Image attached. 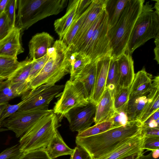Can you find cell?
Masks as SVG:
<instances>
[{"mask_svg":"<svg viewBox=\"0 0 159 159\" xmlns=\"http://www.w3.org/2000/svg\"><path fill=\"white\" fill-rule=\"evenodd\" d=\"M97 61L88 64L82 70L74 80L78 81L83 84L87 99L90 102L92 96L97 72Z\"/></svg>","mask_w":159,"mask_h":159,"instance_id":"7402d4cb","label":"cell"},{"mask_svg":"<svg viewBox=\"0 0 159 159\" xmlns=\"http://www.w3.org/2000/svg\"><path fill=\"white\" fill-rule=\"evenodd\" d=\"M33 60L27 57L22 61L14 73L8 80L12 83L21 85H28V80L30 75Z\"/></svg>","mask_w":159,"mask_h":159,"instance_id":"83f0119b","label":"cell"},{"mask_svg":"<svg viewBox=\"0 0 159 159\" xmlns=\"http://www.w3.org/2000/svg\"><path fill=\"white\" fill-rule=\"evenodd\" d=\"M115 112L113 96L109 89H106L96 106L94 118L95 124L110 120Z\"/></svg>","mask_w":159,"mask_h":159,"instance_id":"d6986e66","label":"cell"},{"mask_svg":"<svg viewBox=\"0 0 159 159\" xmlns=\"http://www.w3.org/2000/svg\"><path fill=\"white\" fill-rule=\"evenodd\" d=\"M48 107L31 110H18L2 122V125L13 131L16 138L21 137L34 124L45 116L53 112Z\"/></svg>","mask_w":159,"mask_h":159,"instance_id":"9c48e42d","label":"cell"},{"mask_svg":"<svg viewBox=\"0 0 159 159\" xmlns=\"http://www.w3.org/2000/svg\"><path fill=\"white\" fill-rule=\"evenodd\" d=\"M20 29L15 26L4 38L0 40V56L17 59L24 51L21 43Z\"/></svg>","mask_w":159,"mask_h":159,"instance_id":"5bb4252c","label":"cell"},{"mask_svg":"<svg viewBox=\"0 0 159 159\" xmlns=\"http://www.w3.org/2000/svg\"><path fill=\"white\" fill-rule=\"evenodd\" d=\"M152 75L147 73L145 68L135 74L129 88V99L149 92L153 86Z\"/></svg>","mask_w":159,"mask_h":159,"instance_id":"44dd1931","label":"cell"},{"mask_svg":"<svg viewBox=\"0 0 159 159\" xmlns=\"http://www.w3.org/2000/svg\"><path fill=\"white\" fill-rule=\"evenodd\" d=\"M61 125L53 111L45 116L20 137L19 141L20 151L45 150Z\"/></svg>","mask_w":159,"mask_h":159,"instance_id":"5b68a950","label":"cell"},{"mask_svg":"<svg viewBox=\"0 0 159 159\" xmlns=\"http://www.w3.org/2000/svg\"><path fill=\"white\" fill-rule=\"evenodd\" d=\"M142 133L145 136H159V127H150L143 124Z\"/></svg>","mask_w":159,"mask_h":159,"instance_id":"b9f144b4","label":"cell"},{"mask_svg":"<svg viewBox=\"0 0 159 159\" xmlns=\"http://www.w3.org/2000/svg\"><path fill=\"white\" fill-rule=\"evenodd\" d=\"M152 152V156L153 158H157L159 157V149L154 150Z\"/></svg>","mask_w":159,"mask_h":159,"instance_id":"681fc988","label":"cell"},{"mask_svg":"<svg viewBox=\"0 0 159 159\" xmlns=\"http://www.w3.org/2000/svg\"><path fill=\"white\" fill-rule=\"evenodd\" d=\"M13 28L4 12L0 15V40L6 37Z\"/></svg>","mask_w":159,"mask_h":159,"instance_id":"e575fe53","label":"cell"},{"mask_svg":"<svg viewBox=\"0 0 159 159\" xmlns=\"http://www.w3.org/2000/svg\"><path fill=\"white\" fill-rule=\"evenodd\" d=\"M129 88H119L113 96L115 110L119 111L125 110L129 98Z\"/></svg>","mask_w":159,"mask_h":159,"instance_id":"1f68e13d","label":"cell"},{"mask_svg":"<svg viewBox=\"0 0 159 159\" xmlns=\"http://www.w3.org/2000/svg\"><path fill=\"white\" fill-rule=\"evenodd\" d=\"M16 159H52L45 150H37L22 153Z\"/></svg>","mask_w":159,"mask_h":159,"instance_id":"d590c367","label":"cell"},{"mask_svg":"<svg viewBox=\"0 0 159 159\" xmlns=\"http://www.w3.org/2000/svg\"><path fill=\"white\" fill-rule=\"evenodd\" d=\"M155 1H156L154 7L156 10L155 11L157 14L159 16V0H155Z\"/></svg>","mask_w":159,"mask_h":159,"instance_id":"f907efd6","label":"cell"},{"mask_svg":"<svg viewBox=\"0 0 159 159\" xmlns=\"http://www.w3.org/2000/svg\"><path fill=\"white\" fill-rule=\"evenodd\" d=\"M159 119V110L153 113L143 123L147 124L152 121H155Z\"/></svg>","mask_w":159,"mask_h":159,"instance_id":"ee69618b","label":"cell"},{"mask_svg":"<svg viewBox=\"0 0 159 159\" xmlns=\"http://www.w3.org/2000/svg\"><path fill=\"white\" fill-rule=\"evenodd\" d=\"M6 104L0 106V118L2 113L4 109ZM2 122H1L0 120V132H3L8 130L7 129L3 128Z\"/></svg>","mask_w":159,"mask_h":159,"instance_id":"7dc6e473","label":"cell"},{"mask_svg":"<svg viewBox=\"0 0 159 159\" xmlns=\"http://www.w3.org/2000/svg\"><path fill=\"white\" fill-rule=\"evenodd\" d=\"M70 48L60 39L48 50V58L41 70L28 84L29 91L33 95L55 85L70 73Z\"/></svg>","mask_w":159,"mask_h":159,"instance_id":"7a4b0ae2","label":"cell"},{"mask_svg":"<svg viewBox=\"0 0 159 159\" xmlns=\"http://www.w3.org/2000/svg\"><path fill=\"white\" fill-rule=\"evenodd\" d=\"M159 148V136H145L143 146V150L152 151Z\"/></svg>","mask_w":159,"mask_h":159,"instance_id":"f35d334b","label":"cell"},{"mask_svg":"<svg viewBox=\"0 0 159 159\" xmlns=\"http://www.w3.org/2000/svg\"><path fill=\"white\" fill-rule=\"evenodd\" d=\"M17 7V0H8L4 11L13 28L15 27Z\"/></svg>","mask_w":159,"mask_h":159,"instance_id":"74e56055","label":"cell"},{"mask_svg":"<svg viewBox=\"0 0 159 159\" xmlns=\"http://www.w3.org/2000/svg\"><path fill=\"white\" fill-rule=\"evenodd\" d=\"M111 57L101 58L97 61V72L94 89L90 102L96 105L106 89V82Z\"/></svg>","mask_w":159,"mask_h":159,"instance_id":"2e32d148","label":"cell"},{"mask_svg":"<svg viewBox=\"0 0 159 159\" xmlns=\"http://www.w3.org/2000/svg\"><path fill=\"white\" fill-rule=\"evenodd\" d=\"M6 80L7 79H5V78L0 77V81H3Z\"/></svg>","mask_w":159,"mask_h":159,"instance_id":"816d5d0a","label":"cell"},{"mask_svg":"<svg viewBox=\"0 0 159 159\" xmlns=\"http://www.w3.org/2000/svg\"><path fill=\"white\" fill-rule=\"evenodd\" d=\"M116 60L119 77V88H129L135 75L131 55L125 53Z\"/></svg>","mask_w":159,"mask_h":159,"instance_id":"ac0fdd59","label":"cell"},{"mask_svg":"<svg viewBox=\"0 0 159 159\" xmlns=\"http://www.w3.org/2000/svg\"><path fill=\"white\" fill-rule=\"evenodd\" d=\"M68 0H17V14L15 26L23 32L38 21L57 15L67 6Z\"/></svg>","mask_w":159,"mask_h":159,"instance_id":"277c9868","label":"cell"},{"mask_svg":"<svg viewBox=\"0 0 159 159\" xmlns=\"http://www.w3.org/2000/svg\"><path fill=\"white\" fill-rule=\"evenodd\" d=\"M144 2V0H129L117 22L108 30L111 58L117 59L125 53L130 36Z\"/></svg>","mask_w":159,"mask_h":159,"instance_id":"3957f363","label":"cell"},{"mask_svg":"<svg viewBox=\"0 0 159 159\" xmlns=\"http://www.w3.org/2000/svg\"><path fill=\"white\" fill-rule=\"evenodd\" d=\"M70 159H92L87 151L82 147L76 145Z\"/></svg>","mask_w":159,"mask_h":159,"instance_id":"60d3db41","label":"cell"},{"mask_svg":"<svg viewBox=\"0 0 159 159\" xmlns=\"http://www.w3.org/2000/svg\"><path fill=\"white\" fill-rule=\"evenodd\" d=\"M111 120L113 122L114 127L125 125L128 121L125 110L116 111Z\"/></svg>","mask_w":159,"mask_h":159,"instance_id":"ab89813d","label":"cell"},{"mask_svg":"<svg viewBox=\"0 0 159 159\" xmlns=\"http://www.w3.org/2000/svg\"><path fill=\"white\" fill-rule=\"evenodd\" d=\"M119 74L116 59L111 58L107 79L106 89H108L113 96L119 89Z\"/></svg>","mask_w":159,"mask_h":159,"instance_id":"f1b7e54d","label":"cell"},{"mask_svg":"<svg viewBox=\"0 0 159 159\" xmlns=\"http://www.w3.org/2000/svg\"><path fill=\"white\" fill-rule=\"evenodd\" d=\"M139 159H159V158H154L152 156V152L147 155H144L143 154L140 156Z\"/></svg>","mask_w":159,"mask_h":159,"instance_id":"c3c4849f","label":"cell"},{"mask_svg":"<svg viewBox=\"0 0 159 159\" xmlns=\"http://www.w3.org/2000/svg\"><path fill=\"white\" fill-rule=\"evenodd\" d=\"M19 144L7 148L0 153V159H16L22 154Z\"/></svg>","mask_w":159,"mask_h":159,"instance_id":"8d00e7d4","label":"cell"},{"mask_svg":"<svg viewBox=\"0 0 159 159\" xmlns=\"http://www.w3.org/2000/svg\"><path fill=\"white\" fill-rule=\"evenodd\" d=\"M64 85H55L36 94L32 95L28 92L22 96L27 98V101L19 110L25 111L48 107L52 100L60 96Z\"/></svg>","mask_w":159,"mask_h":159,"instance_id":"7c38bea8","label":"cell"},{"mask_svg":"<svg viewBox=\"0 0 159 159\" xmlns=\"http://www.w3.org/2000/svg\"><path fill=\"white\" fill-rule=\"evenodd\" d=\"M29 91L28 85L12 83L8 79L0 84V106L8 103L11 99L22 96Z\"/></svg>","mask_w":159,"mask_h":159,"instance_id":"603a6c76","label":"cell"},{"mask_svg":"<svg viewBox=\"0 0 159 159\" xmlns=\"http://www.w3.org/2000/svg\"><path fill=\"white\" fill-rule=\"evenodd\" d=\"M105 0H93L88 7L80 27L70 48L75 46L104 9Z\"/></svg>","mask_w":159,"mask_h":159,"instance_id":"4fadbf2b","label":"cell"},{"mask_svg":"<svg viewBox=\"0 0 159 159\" xmlns=\"http://www.w3.org/2000/svg\"><path fill=\"white\" fill-rule=\"evenodd\" d=\"M88 8L78 5L75 18L69 29L61 40L69 48L80 29Z\"/></svg>","mask_w":159,"mask_h":159,"instance_id":"484cf974","label":"cell"},{"mask_svg":"<svg viewBox=\"0 0 159 159\" xmlns=\"http://www.w3.org/2000/svg\"><path fill=\"white\" fill-rule=\"evenodd\" d=\"M48 58V56L47 54L40 58L33 60L31 69L27 81L28 84L41 70Z\"/></svg>","mask_w":159,"mask_h":159,"instance_id":"836d02e7","label":"cell"},{"mask_svg":"<svg viewBox=\"0 0 159 159\" xmlns=\"http://www.w3.org/2000/svg\"><path fill=\"white\" fill-rule=\"evenodd\" d=\"M52 110L58 116L59 122L71 109L86 106L90 102L83 84L78 81L67 80Z\"/></svg>","mask_w":159,"mask_h":159,"instance_id":"52a82bcc","label":"cell"},{"mask_svg":"<svg viewBox=\"0 0 159 159\" xmlns=\"http://www.w3.org/2000/svg\"><path fill=\"white\" fill-rule=\"evenodd\" d=\"M45 150L51 159H55L62 156L71 155L74 149L70 148L66 144L57 130Z\"/></svg>","mask_w":159,"mask_h":159,"instance_id":"cb8c5ba5","label":"cell"},{"mask_svg":"<svg viewBox=\"0 0 159 159\" xmlns=\"http://www.w3.org/2000/svg\"><path fill=\"white\" fill-rule=\"evenodd\" d=\"M54 42V38L47 32L36 34L29 43V58L34 60L44 57L47 54L48 49L52 47Z\"/></svg>","mask_w":159,"mask_h":159,"instance_id":"9a60e30c","label":"cell"},{"mask_svg":"<svg viewBox=\"0 0 159 159\" xmlns=\"http://www.w3.org/2000/svg\"><path fill=\"white\" fill-rule=\"evenodd\" d=\"M108 29L107 15L104 9L99 16L89 43L83 52L92 61L107 57H111V49L107 35Z\"/></svg>","mask_w":159,"mask_h":159,"instance_id":"ba28073f","label":"cell"},{"mask_svg":"<svg viewBox=\"0 0 159 159\" xmlns=\"http://www.w3.org/2000/svg\"><path fill=\"white\" fill-rule=\"evenodd\" d=\"M149 2L143 5L130 36L125 53L131 55L149 40L159 36V16Z\"/></svg>","mask_w":159,"mask_h":159,"instance_id":"8992f818","label":"cell"},{"mask_svg":"<svg viewBox=\"0 0 159 159\" xmlns=\"http://www.w3.org/2000/svg\"><path fill=\"white\" fill-rule=\"evenodd\" d=\"M145 136L142 133L128 141L115 150L99 159H120L134 153L143 152Z\"/></svg>","mask_w":159,"mask_h":159,"instance_id":"e0dca14e","label":"cell"},{"mask_svg":"<svg viewBox=\"0 0 159 159\" xmlns=\"http://www.w3.org/2000/svg\"><path fill=\"white\" fill-rule=\"evenodd\" d=\"M143 123L139 120L128 121L100 134L86 137H76L75 143L85 149L92 159L107 155L128 141L141 133Z\"/></svg>","mask_w":159,"mask_h":159,"instance_id":"6da1fadb","label":"cell"},{"mask_svg":"<svg viewBox=\"0 0 159 159\" xmlns=\"http://www.w3.org/2000/svg\"><path fill=\"white\" fill-rule=\"evenodd\" d=\"M79 0H70L66 13L56 20L54 23L55 30L61 40L72 24L77 14Z\"/></svg>","mask_w":159,"mask_h":159,"instance_id":"ffe728a7","label":"cell"},{"mask_svg":"<svg viewBox=\"0 0 159 159\" xmlns=\"http://www.w3.org/2000/svg\"><path fill=\"white\" fill-rule=\"evenodd\" d=\"M2 81H0V84L1 83V82Z\"/></svg>","mask_w":159,"mask_h":159,"instance_id":"f5cc1de1","label":"cell"},{"mask_svg":"<svg viewBox=\"0 0 159 159\" xmlns=\"http://www.w3.org/2000/svg\"><path fill=\"white\" fill-rule=\"evenodd\" d=\"M143 153V152H137L120 159H139Z\"/></svg>","mask_w":159,"mask_h":159,"instance_id":"f6af8a7d","label":"cell"},{"mask_svg":"<svg viewBox=\"0 0 159 159\" xmlns=\"http://www.w3.org/2000/svg\"><path fill=\"white\" fill-rule=\"evenodd\" d=\"M96 106L89 102L86 106L72 109L65 115L72 131L79 133L91 127L94 122Z\"/></svg>","mask_w":159,"mask_h":159,"instance_id":"30bf717a","label":"cell"},{"mask_svg":"<svg viewBox=\"0 0 159 159\" xmlns=\"http://www.w3.org/2000/svg\"><path fill=\"white\" fill-rule=\"evenodd\" d=\"M8 1V0H0V15L4 12Z\"/></svg>","mask_w":159,"mask_h":159,"instance_id":"bcb514c9","label":"cell"},{"mask_svg":"<svg viewBox=\"0 0 159 159\" xmlns=\"http://www.w3.org/2000/svg\"><path fill=\"white\" fill-rule=\"evenodd\" d=\"M159 109V90L157 91L148 104L139 119L143 123Z\"/></svg>","mask_w":159,"mask_h":159,"instance_id":"d6a6232c","label":"cell"},{"mask_svg":"<svg viewBox=\"0 0 159 159\" xmlns=\"http://www.w3.org/2000/svg\"><path fill=\"white\" fill-rule=\"evenodd\" d=\"M114 127L113 122L111 120L109 121L95 124L84 131L78 133L76 137H86L98 134Z\"/></svg>","mask_w":159,"mask_h":159,"instance_id":"4dcf8cb0","label":"cell"},{"mask_svg":"<svg viewBox=\"0 0 159 159\" xmlns=\"http://www.w3.org/2000/svg\"><path fill=\"white\" fill-rule=\"evenodd\" d=\"M155 39L154 41L156 44V47L154 49V53L155 57L154 59L157 62L158 64L159 63V36H157Z\"/></svg>","mask_w":159,"mask_h":159,"instance_id":"7bdbcfd3","label":"cell"},{"mask_svg":"<svg viewBox=\"0 0 159 159\" xmlns=\"http://www.w3.org/2000/svg\"><path fill=\"white\" fill-rule=\"evenodd\" d=\"M70 80H74L82 70L90 62L91 59L81 52H71L70 56Z\"/></svg>","mask_w":159,"mask_h":159,"instance_id":"4316f807","label":"cell"},{"mask_svg":"<svg viewBox=\"0 0 159 159\" xmlns=\"http://www.w3.org/2000/svg\"><path fill=\"white\" fill-rule=\"evenodd\" d=\"M152 87L149 92L129 99L125 108L128 121L139 120L148 104L159 90V76L152 79Z\"/></svg>","mask_w":159,"mask_h":159,"instance_id":"8fae6325","label":"cell"},{"mask_svg":"<svg viewBox=\"0 0 159 159\" xmlns=\"http://www.w3.org/2000/svg\"><path fill=\"white\" fill-rule=\"evenodd\" d=\"M129 0H105L104 9L107 15L108 30L117 22Z\"/></svg>","mask_w":159,"mask_h":159,"instance_id":"d4e9b609","label":"cell"},{"mask_svg":"<svg viewBox=\"0 0 159 159\" xmlns=\"http://www.w3.org/2000/svg\"><path fill=\"white\" fill-rule=\"evenodd\" d=\"M20 64L17 59L0 56V77L8 79Z\"/></svg>","mask_w":159,"mask_h":159,"instance_id":"f546056e","label":"cell"}]
</instances>
